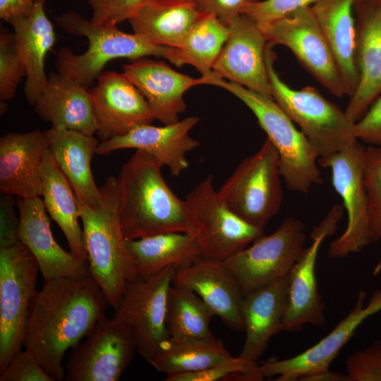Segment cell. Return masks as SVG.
<instances>
[{
  "label": "cell",
  "instance_id": "42",
  "mask_svg": "<svg viewBox=\"0 0 381 381\" xmlns=\"http://www.w3.org/2000/svg\"><path fill=\"white\" fill-rule=\"evenodd\" d=\"M0 381H54L28 349L17 351L0 373Z\"/></svg>",
  "mask_w": 381,
  "mask_h": 381
},
{
  "label": "cell",
  "instance_id": "34",
  "mask_svg": "<svg viewBox=\"0 0 381 381\" xmlns=\"http://www.w3.org/2000/svg\"><path fill=\"white\" fill-rule=\"evenodd\" d=\"M228 33L227 25L215 15L204 13L181 45L169 47L164 58L176 66L190 65L202 76H208L212 73Z\"/></svg>",
  "mask_w": 381,
  "mask_h": 381
},
{
  "label": "cell",
  "instance_id": "8",
  "mask_svg": "<svg viewBox=\"0 0 381 381\" xmlns=\"http://www.w3.org/2000/svg\"><path fill=\"white\" fill-rule=\"evenodd\" d=\"M39 271L36 259L20 241L0 248V373L23 346Z\"/></svg>",
  "mask_w": 381,
  "mask_h": 381
},
{
  "label": "cell",
  "instance_id": "31",
  "mask_svg": "<svg viewBox=\"0 0 381 381\" xmlns=\"http://www.w3.org/2000/svg\"><path fill=\"white\" fill-rule=\"evenodd\" d=\"M41 179L42 197L48 214L61 229L71 252L87 265L76 195L49 148L42 162Z\"/></svg>",
  "mask_w": 381,
  "mask_h": 381
},
{
  "label": "cell",
  "instance_id": "40",
  "mask_svg": "<svg viewBox=\"0 0 381 381\" xmlns=\"http://www.w3.org/2000/svg\"><path fill=\"white\" fill-rule=\"evenodd\" d=\"M145 0H87L92 10L90 20L96 25H117L129 20Z\"/></svg>",
  "mask_w": 381,
  "mask_h": 381
},
{
  "label": "cell",
  "instance_id": "22",
  "mask_svg": "<svg viewBox=\"0 0 381 381\" xmlns=\"http://www.w3.org/2000/svg\"><path fill=\"white\" fill-rule=\"evenodd\" d=\"M123 73L147 101L155 119L164 125L179 121L186 109L184 93L198 85H207V78H194L179 73L162 61L141 57L123 66Z\"/></svg>",
  "mask_w": 381,
  "mask_h": 381
},
{
  "label": "cell",
  "instance_id": "30",
  "mask_svg": "<svg viewBox=\"0 0 381 381\" xmlns=\"http://www.w3.org/2000/svg\"><path fill=\"white\" fill-rule=\"evenodd\" d=\"M203 14L193 4L145 0L128 21L133 33L143 40L179 47Z\"/></svg>",
  "mask_w": 381,
  "mask_h": 381
},
{
  "label": "cell",
  "instance_id": "21",
  "mask_svg": "<svg viewBox=\"0 0 381 381\" xmlns=\"http://www.w3.org/2000/svg\"><path fill=\"white\" fill-rule=\"evenodd\" d=\"M49 148L47 131L8 133L0 138V192L21 199L42 197V164Z\"/></svg>",
  "mask_w": 381,
  "mask_h": 381
},
{
  "label": "cell",
  "instance_id": "11",
  "mask_svg": "<svg viewBox=\"0 0 381 381\" xmlns=\"http://www.w3.org/2000/svg\"><path fill=\"white\" fill-rule=\"evenodd\" d=\"M83 341L71 348L67 381H117L131 364L137 342L126 322L102 315Z\"/></svg>",
  "mask_w": 381,
  "mask_h": 381
},
{
  "label": "cell",
  "instance_id": "26",
  "mask_svg": "<svg viewBox=\"0 0 381 381\" xmlns=\"http://www.w3.org/2000/svg\"><path fill=\"white\" fill-rule=\"evenodd\" d=\"M356 0H318L310 6L335 59L345 95L349 97L358 83L356 65Z\"/></svg>",
  "mask_w": 381,
  "mask_h": 381
},
{
  "label": "cell",
  "instance_id": "16",
  "mask_svg": "<svg viewBox=\"0 0 381 381\" xmlns=\"http://www.w3.org/2000/svg\"><path fill=\"white\" fill-rule=\"evenodd\" d=\"M344 207L336 205L313 229L311 243L289 272L288 302L282 323V331L298 332L304 325H322L325 305L319 293L315 265L320 247L332 235L343 215Z\"/></svg>",
  "mask_w": 381,
  "mask_h": 381
},
{
  "label": "cell",
  "instance_id": "25",
  "mask_svg": "<svg viewBox=\"0 0 381 381\" xmlns=\"http://www.w3.org/2000/svg\"><path fill=\"white\" fill-rule=\"evenodd\" d=\"M288 274L244 293L243 317L246 339L240 357L257 363L270 339L282 332L288 302Z\"/></svg>",
  "mask_w": 381,
  "mask_h": 381
},
{
  "label": "cell",
  "instance_id": "45",
  "mask_svg": "<svg viewBox=\"0 0 381 381\" xmlns=\"http://www.w3.org/2000/svg\"><path fill=\"white\" fill-rule=\"evenodd\" d=\"M258 0H196L195 7L202 13L215 15L226 25L243 13L249 4Z\"/></svg>",
  "mask_w": 381,
  "mask_h": 381
},
{
  "label": "cell",
  "instance_id": "33",
  "mask_svg": "<svg viewBox=\"0 0 381 381\" xmlns=\"http://www.w3.org/2000/svg\"><path fill=\"white\" fill-rule=\"evenodd\" d=\"M222 341L216 339L171 337L149 362L167 376L195 372L232 358Z\"/></svg>",
  "mask_w": 381,
  "mask_h": 381
},
{
  "label": "cell",
  "instance_id": "7",
  "mask_svg": "<svg viewBox=\"0 0 381 381\" xmlns=\"http://www.w3.org/2000/svg\"><path fill=\"white\" fill-rule=\"evenodd\" d=\"M279 154L267 138L254 154L243 159L218 190L236 214L265 229L283 200Z\"/></svg>",
  "mask_w": 381,
  "mask_h": 381
},
{
  "label": "cell",
  "instance_id": "43",
  "mask_svg": "<svg viewBox=\"0 0 381 381\" xmlns=\"http://www.w3.org/2000/svg\"><path fill=\"white\" fill-rule=\"evenodd\" d=\"M355 134L369 145L381 146V95L355 123Z\"/></svg>",
  "mask_w": 381,
  "mask_h": 381
},
{
  "label": "cell",
  "instance_id": "17",
  "mask_svg": "<svg viewBox=\"0 0 381 381\" xmlns=\"http://www.w3.org/2000/svg\"><path fill=\"white\" fill-rule=\"evenodd\" d=\"M227 40L212 71L228 81L272 98L265 63L267 41L258 24L242 13L228 25Z\"/></svg>",
  "mask_w": 381,
  "mask_h": 381
},
{
  "label": "cell",
  "instance_id": "18",
  "mask_svg": "<svg viewBox=\"0 0 381 381\" xmlns=\"http://www.w3.org/2000/svg\"><path fill=\"white\" fill-rule=\"evenodd\" d=\"M89 91L101 141L123 135L155 120L147 101L123 73L102 72Z\"/></svg>",
  "mask_w": 381,
  "mask_h": 381
},
{
  "label": "cell",
  "instance_id": "19",
  "mask_svg": "<svg viewBox=\"0 0 381 381\" xmlns=\"http://www.w3.org/2000/svg\"><path fill=\"white\" fill-rule=\"evenodd\" d=\"M358 83L345 110L356 123L381 95V0H356Z\"/></svg>",
  "mask_w": 381,
  "mask_h": 381
},
{
  "label": "cell",
  "instance_id": "6",
  "mask_svg": "<svg viewBox=\"0 0 381 381\" xmlns=\"http://www.w3.org/2000/svg\"><path fill=\"white\" fill-rule=\"evenodd\" d=\"M274 45L267 43L265 63L274 100L306 135L318 159L328 157L357 140L355 123L337 105L314 87L293 89L279 76L274 64Z\"/></svg>",
  "mask_w": 381,
  "mask_h": 381
},
{
  "label": "cell",
  "instance_id": "32",
  "mask_svg": "<svg viewBox=\"0 0 381 381\" xmlns=\"http://www.w3.org/2000/svg\"><path fill=\"white\" fill-rule=\"evenodd\" d=\"M137 278H146L163 269L190 265L203 258L195 234L169 232L126 239Z\"/></svg>",
  "mask_w": 381,
  "mask_h": 381
},
{
  "label": "cell",
  "instance_id": "1",
  "mask_svg": "<svg viewBox=\"0 0 381 381\" xmlns=\"http://www.w3.org/2000/svg\"><path fill=\"white\" fill-rule=\"evenodd\" d=\"M107 305L90 274L44 279L31 304L23 346L54 381L64 379L65 353L89 333Z\"/></svg>",
  "mask_w": 381,
  "mask_h": 381
},
{
  "label": "cell",
  "instance_id": "23",
  "mask_svg": "<svg viewBox=\"0 0 381 381\" xmlns=\"http://www.w3.org/2000/svg\"><path fill=\"white\" fill-rule=\"evenodd\" d=\"M173 283L192 289L229 328L244 332V291L224 262L202 258L176 269Z\"/></svg>",
  "mask_w": 381,
  "mask_h": 381
},
{
  "label": "cell",
  "instance_id": "2",
  "mask_svg": "<svg viewBox=\"0 0 381 381\" xmlns=\"http://www.w3.org/2000/svg\"><path fill=\"white\" fill-rule=\"evenodd\" d=\"M163 165L149 153L136 150L117 178L119 216L126 239L169 232L195 234L186 200L166 183Z\"/></svg>",
  "mask_w": 381,
  "mask_h": 381
},
{
  "label": "cell",
  "instance_id": "27",
  "mask_svg": "<svg viewBox=\"0 0 381 381\" xmlns=\"http://www.w3.org/2000/svg\"><path fill=\"white\" fill-rule=\"evenodd\" d=\"M34 107L38 116L52 126H62L91 135L97 133L90 91L59 72L49 73Z\"/></svg>",
  "mask_w": 381,
  "mask_h": 381
},
{
  "label": "cell",
  "instance_id": "38",
  "mask_svg": "<svg viewBox=\"0 0 381 381\" xmlns=\"http://www.w3.org/2000/svg\"><path fill=\"white\" fill-rule=\"evenodd\" d=\"M234 378L239 380H262L257 363L239 356L204 370L167 376L166 381H219Z\"/></svg>",
  "mask_w": 381,
  "mask_h": 381
},
{
  "label": "cell",
  "instance_id": "20",
  "mask_svg": "<svg viewBox=\"0 0 381 381\" xmlns=\"http://www.w3.org/2000/svg\"><path fill=\"white\" fill-rule=\"evenodd\" d=\"M199 121L198 116H189L163 126L143 125L123 135L101 141L96 154L107 155L126 148L143 150L167 166L171 176H179L188 167L187 154L200 145L189 134Z\"/></svg>",
  "mask_w": 381,
  "mask_h": 381
},
{
  "label": "cell",
  "instance_id": "28",
  "mask_svg": "<svg viewBox=\"0 0 381 381\" xmlns=\"http://www.w3.org/2000/svg\"><path fill=\"white\" fill-rule=\"evenodd\" d=\"M47 133L49 150L75 195L89 206L99 205L101 192L90 167L99 143L97 139L62 126H52Z\"/></svg>",
  "mask_w": 381,
  "mask_h": 381
},
{
  "label": "cell",
  "instance_id": "9",
  "mask_svg": "<svg viewBox=\"0 0 381 381\" xmlns=\"http://www.w3.org/2000/svg\"><path fill=\"white\" fill-rule=\"evenodd\" d=\"M195 236L203 258L225 261L264 235V229L246 222L225 204L209 175L188 194Z\"/></svg>",
  "mask_w": 381,
  "mask_h": 381
},
{
  "label": "cell",
  "instance_id": "47",
  "mask_svg": "<svg viewBox=\"0 0 381 381\" xmlns=\"http://www.w3.org/2000/svg\"><path fill=\"white\" fill-rule=\"evenodd\" d=\"M303 381H350L346 374L332 372L329 369L305 377Z\"/></svg>",
  "mask_w": 381,
  "mask_h": 381
},
{
  "label": "cell",
  "instance_id": "29",
  "mask_svg": "<svg viewBox=\"0 0 381 381\" xmlns=\"http://www.w3.org/2000/svg\"><path fill=\"white\" fill-rule=\"evenodd\" d=\"M44 2H38L28 16L8 23L26 68L23 91L31 106L35 105L47 84L44 61L56 40L54 26L44 11Z\"/></svg>",
  "mask_w": 381,
  "mask_h": 381
},
{
  "label": "cell",
  "instance_id": "46",
  "mask_svg": "<svg viewBox=\"0 0 381 381\" xmlns=\"http://www.w3.org/2000/svg\"><path fill=\"white\" fill-rule=\"evenodd\" d=\"M40 1L45 0H0V18L9 23L13 19L28 16Z\"/></svg>",
  "mask_w": 381,
  "mask_h": 381
},
{
  "label": "cell",
  "instance_id": "39",
  "mask_svg": "<svg viewBox=\"0 0 381 381\" xmlns=\"http://www.w3.org/2000/svg\"><path fill=\"white\" fill-rule=\"evenodd\" d=\"M346 370L350 381H381V341L375 340L349 356Z\"/></svg>",
  "mask_w": 381,
  "mask_h": 381
},
{
  "label": "cell",
  "instance_id": "41",
  "mask_svg": "<svg viewBox=\"0 0 381 381\" xmlns=\"http://www.w3.org/2000/svg\"><path fill=\"white\" fill-rule=\"evenodd\" d=\"M318 0H264L247 6L243 13L258 25L269 23L306 7L313 6Z\"/></svg>",
  "mask_w": 381,
  "mask_h": 381
},
{
  "label": "cell",
  "instance_id": "13",
  "mask_svg": "<svg viewBox=\"0 0 381 381\" xmlns=\"http://www.w3.org/2000/svg\"><path fill=\"white\" fill-rule=\"evenodd\" d=\"M306 240L303 223L287 217L272 234L262 236L224 262L245 293L288 274L303 254Z\"/></svg>",
  "mask_w": 381,
  "mask_h": 381
},
{
  "label": "cell",
  "instance_id": "14",
  "mask_svg": "<svg viewBox=\"0 0 381 381\" xmlns=\"http://www.w3.org/2000/svg\"><path fill=\"white\" fill-rule=\"evenodd\" d=\"M267 41L289 48L301 64L332 95H345L334 58L310 6L276 21L258 25Z\"/></svg>",
  "mask_w": 381,
  "mask_h": 381
},
{
  "label": "cell",
  "instance_id": "37",
  "mask_svg": "<svg viewBox=\"0 0 381 381\" xmlns=\"http://www.w3.org/2000/svg\"><path fill=\"white\" fill-rule=\"evenodd\" d=\"M26 68L18 51L13 32L1 28L0 33V101L11 99L18 84L26 77Z\"/></svg>",
  "mask_w": 381,
  "mask_h": 381
},
{
  "label": "cell",
  "instance_id": "10",
  "mask_svg": "<svg viewBox=\"0 0 381 381\" xmlns=\"http://www.w3.org/2000/svg\"><path fill=\"white\" fill-rule=\"evenodd\" d=\"M365 150L357 140L340 151L318 159L319 165L331 169L333 186L341 197L347 213L345 231L329 245L331 258H345L371 243L364 180Z\"/></svg>",
  "mask_w": 381,
  "mask_h": 381
},
{
  "label": "cell",
  "instance_id": "36",
  "mask_svg": "<svg viewBox=\"0 0 381 381\" xmlns=\"http://www.w3.org/2000/svg\"><path fill=\"white\" fill-rule=\"evenodd\" d=\"M364 180L368 201L371 243L381 240V146L365 150Z\"/></svg>",
  "mask_w": 381,
  "mask_h": 381
},
{
  "label": "cell",
  "instance_id": "44",
  "mask_svg": "<svg viewBox=\"0 0 381 381\" xmlns=\"http://www.w3.org/2000/svg\"><path fill=\"white\" fill-rule=\"evenodd\" d=\"M13 195L2 194L0 199V248L18 243L19 218L15 211Z\"/></svg>",
  "mask_w": 381,
  "mask_h": 381
},
{
  "label": "cell",
  "instance_id": "48",
  "mask_svg": "<svg viewBox=\"0 0 381 381\" xmlns=\"http://www.w3.org/2000/svg\"><path fill=\"white\" fill-rule=\"evenodd\" d=\"M156 1H162L167 2H174V3H189L195 5L196 0H156Z\"/></svg>",
  "mask_w": 381,
  "mask_h": 381
},
{
  "label": "cell",
  "instance_id": "24",
  "mask_svg": "<svg viewBox=\"0 0 381 381\" xmlns=\"http://www.w3.org/2000/svg\"><path fill=\"white\" fill-rule=\"evenodd\" d=\"M18 206V241L36 259L44 279L90 274L87 264L65 250L54 239L41 198H20Z\"/></svg>",
  "mask_w": 381,
  "mask_h": 381
},
{
  "label": "cell",
  "instance_id": "12",
  "mask_svg": "<svg viewBox=\"0 0 381 381\" xmlns=\"http://www.w3.org/2000/svg\"><path fill=\"white\" fill-rule=\"evenodd\" d=\"M176 267H167L146 278L129 282L114 318L132 328L137 342V351L149 363L169 337L167 327L169 289Z\"/></svg>",
  "mask_w": 381,
  "mask_h": 381
},
{
  "label": "cell",
  "instance_id": "15",
  "mask_svg": "<svg viewBox=\"0 0 381 381\" xmlns=\"http://www.w3.org/2000/svg\"><path fill=\"white\" fill-rule=\"evenodd\" d=\"M366 296V292L360 290L348 315L309 349L292 357L282 360L272 358L258 365L262 378L277 377V381L303 380L329 370L333 360L363 321L381 312V289L375 290L365 304Z\"/></svg>",
  "mask_w": 381,
  "mask_h": 381
},
{
  "label": "cell",
  "instance_id": "4",
  "mask_svg": "<svg viewBox=\"0 0 381 381\" xmlns=\"http://www.w3.org/2000/svg\"><path fill=\"white\" fill-rule=\"evenodd\" d=\"M207 85L226 90L255 114L267 138L278 152L281 176L289 190L306 193L313 186L322 183L315 150L273 98L227 81L214 72L207 76Z\"/></svg>",
  "mask_w": 381,
  "mask_h": 381
},
{
  "label": "cell",
  "instance_id": "5",
  "mask_svg": "<svg viewBox=\"0 0 381 381\" xmlns=\"http://www.w3.org/2000/svg\"><path fill=\"white\" fill-rule=\"evenodd\" d=\"M56 21L66 32L87 40L85 52L75 54L71 49L62 47L56 61L57 72L86 89L92 85L111 60H135L148 56L164 58L169 48L150 43L134 33L123 32L117 25L94 24L74 11L60 15Z\"/></svg>",
  "mask_w": 381,
  "mask_h": 381
},
{
  "label": "cell",
  "instance_id": "35",
  "mask_svg": "<svg viewBox=\"0 0 381 381\" xmlns=\"http://www.w3.org/2000/svg\"><path fill=\"white\" fill-rule=\"evenodd\" d=\"M215 316L201 298L188 287L172 283L168 296L167 327L169 336L212 339L211 319Z\"/></svg>",
  "mask_w": 381,
  "mask_h": 381
},
{
  "label": "cell",
  "instance_id": "3",
  "mask_svg": "<svg viewBox=\"0 0 381 381\" xmlns=\"http://www.w3.org/2000/svg\"><path fill=\"white\" fill-rule=\"evenodd\" d=\"M101 200L91 207L76 196L83 222V239L90 274L116 309L127 284L137 278L119 216L117 179L99 187Z\"/></svg>",
  "mask_w": 381,
  "mask_h": 381
}]
</instances>
